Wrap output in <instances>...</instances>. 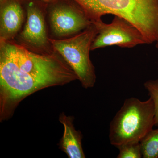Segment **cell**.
I'll return each mask as SVG.
<instances>
[{"instance_id":"obj_12","label":"cell","mask_w":158,"mask_h":158,"mask_svg":"<svg viewBox=\"0 0 158 158\" xmlns=\"http://www.w3.org/2000/svg\"><path fill=\"white\" fill-rule=\"evenodd\" d=\"M144 87L153 102L155 126L158 127V79L148 80L144 83Z\"/></svg>"},{"instance_id":"obj_5","label":"cell","mask_w":158,"mask_h":158,"mask_svg":"<svg viewBox=\"0 0 158 158\" xmlns=\"http://www.w3.org/2000/svg\"><path fill=\"white\" fill-rule=\"evenodd\" d=\"M26 10L25 24L14 40L36 53L50 54L56 50L51 42L47 26L48 3L41 0H22Z\"/></svg>"},{"instance_id":"obj_3","label":"cell","mask_w":158,"mask_h":158,"mask_svg":"<svg viewBox=\"0 0 158 158\" xmlns=\"http://www.w3.org/2000/svg\"><path fill=\"white\" fill-rule=\"evenodd\" d=\"M151 98L142 101L131 97L125 100L110 124V143L117 147L130 141H141L155 126Z\"/></svg>"},{"instance_id":"obj_11","label":"cell","mask_w":158,"mask_h":158,"mask_svg":"<svg viewBox=\"0 0 158 158\" xmlns=\"http://www.w3.org/2000/svg\"><path fill=\"white\" fill-rule=\"evenodd\" d=\"M119 150L118 158H141L142 157L140 141H130L117 146Z\"/></svg>"},{"instance_id":"obj_7","label":"cell","mask_w":158,"mask_h":158,"mask_svg":"<svg viewBox=\"0 0 158 158\" xmlns=\"http://www.w3.org/2000/svg\"><path fill=\"white\" fill-rule=\"evenodd\" d=\"M93 23L96 26L98 32L91 44V51L113 45L132 48L147 44L141 31L119 16L114 15L111 23H105L102 19Z\"/></svg>"},{"instance_id":"obj_10","label":"cell","mask_w":158,"mask_h":158,"mask_svg":"<svg viewBox=\"0 0 158 158\" xmlns=\"http://www.w3.org/2000/svg\"><path fill=\"white\" fill-rule=\"evenodd\" d=\"M140 143L142 157L158 158V128L152 130Z\"/></svg>"},{"instance_id":"obj_9","label":"cell","mask_w":158,"mask_h":158,"mask_svg":"<svg viewBox=\"0 0 158 158\" xmlns=\"http://www.w3.org/2000/svg\"><path fill=\"white\" fill-rule=\"evenodd\" d=\"M59 119L64 127L63 135L58 144L59 148L69 158L86 157L82 147L83 135L74 126V117L66 116L65 113H62L59 115Z\"/></svg>"},{"instance_id":"obj_1","label":"cell","mask_w":158,"mask_h":158,"mask_svg":"<svg viewBox=\"0 0 158 158\" xmlns=\"http://www.w3.org/2000/svg\"><path fill=\"white\" fill-rule=\"evenodd\" d=\"M77 80L57 51L36 53L14 40H0V122L11 118L20 103L33 94Z\"/></svg>"},{"instance_id":"obj_13","label":"cell","mask_w":158,"mask_h":158,"mask_svg":"<svg viewBox=\"0 0 158 158\" xmlns=\"http://www.w3.org/2000/svg\"><path fill=\"white\" fill-rule=\"evenodd\" d=\"M41 1L44 2L48 3V4H49V3L54 2H56L58 0H41Z\"/></svg>"},{"instance_id":"obj_8","label":"cell","mask_w":158,"mask_h":158,"mask_svg":"<svg viewBox=\"0 0 158 158\" xmlns=\"http://www.w3.org/2000/svg\"><path fill=\"white\" fill-rule=\"evenodd\" d=\"M26 18L22 0H0V40H14Z\"/></svg>"},{"instance_id":"obj_4","label":"cell","mask_w":158,"mask_h":158,"mask_svg":"<svg viewBox=\"0 0 158 158\" xmlns=\"http://www.w3.org/2000/svg\"><path fill=\"white\" fill-rule=\"evenodd\" d=\"M96 26L92 23L81 33L64 39H51L54 49L65 59L85 89L94 87L96 76L95 68L90 58V51L97 34Z\"/></svg>"},{"instance_id":"obj_2","label":"cell","mask_w":158,"mask_h":158,"mask_svg":"<svg viewBox=\"0 0 158 158\" xmlns=\"http://www.w3.org/2000/svg\"><path fill=\"white\" fill-rule=\"evenodd\" d=\"M81 6L92 23L103 15L123 18L137 27L147 44L158 40V0H73Z\"/></svg>"},{"instance_id":"obj_14","label":"cell","mask_w":158,"mask_h":158,"mask_svg":"<svg viewBox=\"0 0 158 158\" xmlns=\"http://www.w3.org/2000/svg\"><path fill=\"white\" fill-rule=\"evenodd\" d=\"M156 48L158 50V40L156 41Z\"/></svg>"},{"instance_id":"obj_6","label":"cell","mask_w":158,"mask_h":158,"mask_svg":"<svg viewBox=\"0 0 158 158\" xmlns=\"http://www.w3.org/2000/svg\"><path fill=\"white\" fill-rule=\"evenodd\" d=\"M46 17L51 39L73 37L92 23L81 6L73 0H58L48 4Z\"/></svg>"}]
</instances>
